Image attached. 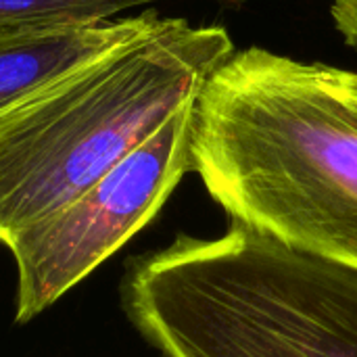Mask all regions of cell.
<instances>
[{
  "label": "cell",
  "instance_id": "2",
  "mask_svg": "<svg viewBox=\"0 0 357 357\" xmlns=\"http://www.w3.org/2000/svg\"><path fill=\"white\" fill-rule=\"evenodd\" d=\"M121 307L163 357H357V268L238 222L134 257Z\"/></svg>",
  "mask_w": 357,
  "mask_h": 357
},
{
  "label": "cell",
  "instance_id": "4",
  "mask_svg": "<svg viewBox=\"0 0 357 357\" xmlns=\"http://www.w3.org/2000/svg\"><path fill=\"white\" fill-rule=\"evenodd\" d=\"M197 96L79 197L15 234V322L27 324L86 280L165 205L192 172Z\"/></svg>",
  "mask_w": 357,
  "mask_h": 357
},
{
  "label": "cell",
  "instance_id": "3",
  "mask_svg": "<svg viewBox=\"0 0 357 357\" xmlns=\"http://www.w3.org/2000/svg\"><path fill=\"white\" fill-rule=\"evenodd\" d=\"M222 25L159 21L0 109V247L98 182L232 56Z\"/></svg>",
  "mask_w": 357,
  "mask_h": 357
},
{
  "label": "cell",
  "instance_id": "6",
  "mask_svg": "<svg viewBox=\"0 0 357 357\" xmlns=\"http://www.w3.org/2000/svg\"><path fill=\"white\" fill-rule=\"evenodd\" d=\"M153 2L165 0H0V33L23 27L94 23L115 19V15L119 13ZM215 2L238 4L241 0Z\"/></svg>",
  "mask_w": 357,
  "mask_h": 357
},
{
  "label": "cell",
  "instance_id": "1",
  "mask_svg": "<svg viewBox=\"0 0 357 357\" xmlns=\"http://www.w3.org/2000/svg\"><path fill=\"white\" fill-rule=\"evenodd\" d=\"M192 172L230 222L357 268V73L234 50L197 96Z\"/></svg>",
  "mask_w": 357,
  "mask_h": 357
},
{
  "label": "cell",
  "instance_id": "7",
  "mask_svg": "<svg viewBox=\"0 0 357 357\" xmlns=\"http://www.w3.org/2000/svg\"><path fill=\"white\" fill-rule=\"evenodd\" d=\"M331 13L343 40L357 48V0H331Z\"/></svg>",
  "mask_w": 357,
  "mask_h": 357
},
{
  "label": "cell",
  "instance_id": "5",
  "mask_svg": "<svg viewBox=\"0 0 357 357\" xmlns=\"http://www.w3.org/2000/svg\"><path fill=\"white\" fill-rule=\"evenodd\" d=\"M159 15L149 10L94 23L23 27L0 33V109L71 67L151 29Z\"/></svg>",
  "mask_w": 357,
  "mask_h": 357
}]
</instances>
